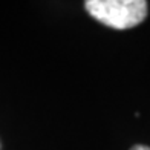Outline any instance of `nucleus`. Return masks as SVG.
Instances as JSON below:
<instances>
[{"mask_svg":"<svg viewBox=\"0 0 150 150\" xmlns=\"http://www.w3.org/2000/svg\"><path fill=\"white\" fill-rule=\"evenodd\" d=\"M84 6L95 20L113 29L133 28L147 16L144 0H87Z\"/></svg>","mask_w":150,"mask_h":150,"instance_id":"nucleus-1","label":"nucleus"},{"mask_svg":"<svg viewBox=\"0 0 150 150\" xmlns=\"http://www.w3.org/2000/svg\"><path fill=\"white\" fill-rule=\"evenodd\" d=\"M130 150H150V147H147V146H135Z\"/></svg>","mask_w":150,"mask_h":150,"instance_id":"nucleus-2","label":"nucleus"}]
</instances>
